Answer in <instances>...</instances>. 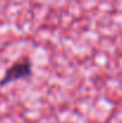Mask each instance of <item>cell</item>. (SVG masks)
<instances>
[{
	"label": "cell",
	"mask_w": 122,
	"mask_h": 123,
	"mask_svg": "<svg viewBox=\"0 0 122 123\" xmlns=\"http://www.w3.org/2000/svg\"><path fill=\"white\" fill-rule=\"evenodd\" d=\"M32 77V62L29 57H22L13 62L0 79V87H5L11 82L28 79Z\"/></svg>",
	"instance_id": "obj_1"
}]
</instances>
